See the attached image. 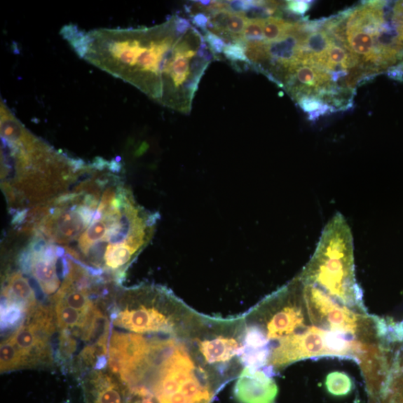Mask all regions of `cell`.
Listing matches in <instances>:
<instances>
[{
    "instance_id": "7a4b0ae2",
    "label": "cell",
    "mask_w": 403,
    "mask_h": 403,
    "mask_svg": "<svg viewBox=\"0 0 403 403\" xmlns=\"http://www.w3.org/2000/svg\"><path fill=\"white\" fill-rule=\"evenodd\" d=\"M301 283L303 301L313 322L345 336L355 335L362 328L365 322L362 315L346 306L339 304L318 287Z\"/></svg>"
},
{
    "instance_id": "8992f818",
    "label": "cell",
    "mask_w": 403,
    "mask_h": 403,
    "mask_svg": "<svg viewBox=\"0 0 403 403\" xmlns=\"http://www.w3.org/2000/svg\"><path fill=\"white\" fill-rule=\"evenodd\" d=\"M201 359L209 365L223 366L230 364L235 357L240 356L243 342L224 335L205 339L198 343Z\"/></svg>"
},
{
    "instance_id": "ac0fdd59",
    "label": "cell",
    "mask_w": 403,
    "mask_h": 403,
    "mask_svg": "<svg viewBox=\"0 0 403 403\" xmlns=\"http://www.w3.org/2000/svg\"><path fill=\"white\" fill-rule=\"evenodd\" d=\"M224 54L226 59L233 63L243 62L250 64V62L246 55L245 42H235L227 44Z\"/></svg>"
},
{
    "instance_id": "7402d4cb",
    "label": "cell",
    "mask_w": 403,
    "mask_h": 403,
    "mask_svg": "<svg viewBox=\"0 0 403 403\" xmlns=\"http://www.w3.org/2000/svg\"><path fill=\"white\" fill-rule=\"evenodd\" d=\"M107 362V361L105 355H101L95 364V370L103 369V368L105 367Z\"/></svg>"
},
{
    "instance_id": "cb8c5ba5",
    "label": "cell",
    "mask_w": 403,
    "mask_h": 403,
    "mask_svg": "<svg viewBox=\"0 0 403 403\" xmlns=\"http://www.w3.org/2000/svg\"><path fill=\"white\" fill-rule=\"evenodd\" d=\"M142 403H153L152 398H144Z\"/></svg>"
},
{
    "instance_id": "6da1fadb",
    "label": "cell",
    "mask_w": 403,
    "mask_h": 403,
    "mask_svg": "<svg viewBox=\"0 0 403 403\" xmlns=\"http://www.w3.org/2000/svg\"><path fill=\"white\" fill-rule=\"evenodd\" d=\"M353 238L337 213L322 231L315 252L299 279L346 306L362 307V291L355 278Z\"/></svg>"
},
{
    "instance_id": "2e32d148",
    "label": "cell",
    "mask_w": 403,
    "mask_h": 403,
    "mask_svg": "<svg viewBox=\"0 0 403 403\" xmlns=\"http://www.w3.org/2000/svg\"><path fill=\"white\" fill-rule=\"evenodd\" d=\"M264 20H266V19H252L248 20L243 34V41L245 43L264 41Z\"/></svg>"
},
{
    "instance_id": "4fadbf2b",
    "label": "cell",
    "mask_w": 403,
    "mask_h": 403,
    "mask_svg": "<svg viewBox=\"0 0 403 403\" xmlns=\"http://www.w3.org/2000/svg\"><path fill=\"white\" fill-rule=\"evenodd\" d=\"M299 107L308 114L309 120L316 121L329 112H333L332 107L324 101L314 97H303L296 100Z\"/></svg>"
},
{
    "instance_id": "30bf717a",
    "label": "cell",
    "mask_w": 403,
    "mask_h": 403,
    "mask_svg": "<svg viewBox=\"0 0 403 403\" xmlns=\"http://www.w3.org/2000/svg\"><path fill=\"white\" fill-rule=\"evenodd\" d=\"M296 22L287 21L279 17H270L264 20V41H278L291 34Z\"/></svg>"
},
{
    "instance_id": "d6986e66",
    "label": "cell",
    "mask_w": 403,
    "mask_h": 403,
    "mask_svg": "<svg viewBox=\"0 0 403 403\" xmlns=\"http://www.w3.org/2000/svg\"><path fill=\"white\" fill-rule=\"evenodd\" d=\"M204 38L210 49L215 55L224 53L227 44L223 38L210 31L205 32Z\"/></svg>"
},
{
    "instance_id": "9c48e42d",
    "label": "cell",
    "mask_w": 403,
    "mask_h": 403,
    "mask_svg": "<svg viewBox=\"0 0 403 403\" xmlns=\"http://www.w3.org/2000/svg\"><path fill=\"white\" fill-rule=\"evenodd\" d=\"M57 325L62 330L76 326L83 327L87 314L80 313L76 309L67 306L62 299H54Z\"/></svg>"
},
{
    "instance_id": "ba28073f",
    "label": "cell",
    "mask_w": 403,
    "mask_h": 403,
    "mask_svg": "<svg viewBox=\"0 0 403 403\" xmlns=\"http://www.w3.org/2000/svg\"><path fill=\"white\" fill-rule=\"evenodd\" d=\"M4 296L8 301L15 302L25 306L27 312L36 307V294L28 280L19 273L10 275Z\"/></svg>"
},
{
    "instance_id": "44dd1931",
    "label": "cell",
    "mask_w": 403,
    "mask_h": 403,
    "mask_svg": "<svg viewBox=\"0 0 403 403\" xmlns=\"http://www.w3.org/2000/svg\"><path fill=\"white\" fill-rule=\"evenodd\" d=\"M192 24L198 28H200L205 32L208 31V27L210 22V17L205 13H198L192 16Z\"/></svg>"
},
{
    "instance_id": "7c38bea8",
    "label": "cell",
    "mask_w": 403,
    "mask_h": 403,
    "mask_svg": "<svg viewBox=\"0 0 403 403\" xmlns=\"http://www.w3.org/2000/svg\"><path fill=\"white\" fill-rule=\"evenodd\" d=\"M0 363H1L0 365H1L2 372L15 370L18 368L27 365L15 344L9 339L1 343Z\"/></svg>"
},
{
    "instance_id": "8fae6325",
    "label": "cell",
    "mask_w": 403,
    "mask_h": 403,
    "mask_svg": "<svg viewBox=\"0 0 403 403\" xmlns=\"http://www.w3.org/2000/svg\"><path fill=\"white\" fill-rule=\"evenodd\" d=\"M325 386L329 395L345 397L352 392L353 381L347 374L335 371L327 376Z\"/></svg>"
},
{
    "instance_id": "52a82bcc",
    "label": "cell",
    "mask_w": 403,
    "mask_h": 403,
    "mask_svg": "<svg viewBox=\"0 0 403 403\" xmlns=\"http://www.w3.org/2000/svg\"><path fill=\"white\" fill-rule=\"evenodd\" d=\"M275 313L267 322L268 340H281L305 327L303 310L296 304H287Z\"/></svg>"
},
{
    "instance_id": "9a60e30c",
    "label": "cell",
    "mask_w": 403,
    "mask_h": 403,
    "mask_svg": "<svg viewBox=\"0 0 403 403\" xmlns=\"http://www.w3.org/2000/svg\"><path fill=\"white\" fill-rule=\"evenodd\" d=\"M25 312H27L25 306L15 302L7 301L4 305V308L2 307L1 310L2 329L14 326L20 320L22 313Z\"/></svg>"
},
{
    "instance_id": "603a6c76",
    "label": "cell",
    "mask_w": 403,
    "mask_h": 403,
    "mask_svg": "<svg viewBox=\"0 0 403 403\" xmlns=\"http://www.w3.org/2000/svg\"><path fill=\"white\" fill-rule=\"evenodd\" d=\"M399 71V81L402 82L403 81V61L398 64Z\"/></svg>"
},
{
    "instance_id": "e0dca14e",
    "label": "cell",
    "mask_w": 403,
    "mask_h": 403,
    "mask_svg": "<svg viewBox=\"0 0 403 403\" xmlns=\"http://www.w3.org/2000/svg\"><path fill=\"white\" fill-rule=\"evenodd\" d=\"M390 22L397 34V41L403 49V1L396 2L390 13Z\"/></svg>"
},
{
    "instance_id": "277c9868",
    "label": "cell",
    "mask_w": 403,
    "mask_h": 403,
    "mask_svg": "<svg viewBox=\"0 0 403 403\" xmlns=\"http://www.w3.org/2000/svg\"><path fill=\"white\" fill-rule=\"evenodd\" d=\"M115 325L136 333H174L176 322L154 306L142 305L112 315Z\"/></svg>"
},
{
    "instance_id": "3957f363",
    "label": "cell",
    "mask_w": 403,
    "mask_h": 403,
    "mask_svg": "<svg viewBox=\"0 0 403 403\" xmlns=\"http://www.w3.org/2000/svg\"><path fill=\"white\" fill-rule=\"evenodd\" d=\"M325 333L326 330L313 326L303 333L292 334L281 339L270 353L268 364L271 368L280 369L297 361L330 356Z\"/></svg>"
},
{
    "instance_id": "5bb4252c",
    "label": "cell",
    "mask_w": 403,
    "mask_h": 403,
    "mask_svg": "<svg viewBox=\"0 0 403 403\" xmlns=\"http://www.w3.org/2000/svg\"><path fill=\"white\" fill-rule=\"evenodd\" d=\"M248 20L244 13H231L226 22L224 38L230 39L233 43L244 42L243 34Z\"/></svg>"
},
{
    "instance_id": "5b68a950",
    "label": "cell",
    "mask_w": 403,
    "mask_h": 403,
    "mask_svg": "<svg viewBox=\"0 0 403 403\" xmlns=\"http://www.w3.org/2000/svg\"><path fill=\"white\" fill-rule=\"evenodd\" d=\"M279 389L266 371L245 367L234 388L239 403H275Z\"/></svg>"
},
{
    "instance_id": "ffe728a7",
    "label": "cell",
    "mask_w": 403,
    "mask_h": 403,
    "mask_svg": "<svg viewBox=\"0 0 403 403\" xmlns=\"http://www.w3.org/2000/svg\"><path fill=\"white\" fill-rule=\"evenodd\" d=\"M313 2L303 0H292L285 3L286 9L295 15L303 16L310 9Z\"/></svg>"
}]
</instances>
